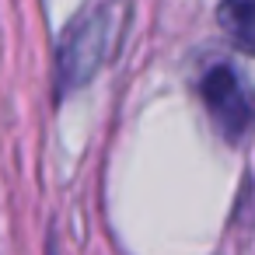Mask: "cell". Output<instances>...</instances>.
<instances>
[{"label": "cell", "instance_id": "obj_1", "mask_svg": "<svg viewBox=\"0 0 255 255\" xmlns=\"http://www.w3.org/2000/svg\"><path fill=\"white\" fill-rule=\"evenodd\" d=\"M129 0H102L88 7L63 35L56 53V91L70 95L81 91L112 56L119 53L126 28H129Z\"/></svg>", "mask_w": 255, "mask_h": 255}, {"label": "cell", "instance_id": "obj_3", "mask_svg": "<svg viewBox=\"0 0 255 255\" xmlns=\"http://www.w3.org/2000/svg\"><path fill=\"white\" fill-rule=\"evenodd\" d=\"M217 21L238 46L255 49V0H220Z\"/></svg>", "mask_w": 255, "mask_h": 255}, {"label": "cell", "instance_id": "obj_2", "mask_svg": "<svg viewBox=\"0 0 255 255\" xmlns=\"http://www.w3.org/2000/svg\"><path fill=\"white\" fill-rule=\"evenodd\" d=\"M199 91H203V102H206L217 129L227 140H238V136H245L252 129V123H255V95H252V88L241 81V74L234 67H227V63L210 67L203 84H199Z\"/></svg>", "mask_w": 255, "mask_h": 255}]
</instances>
